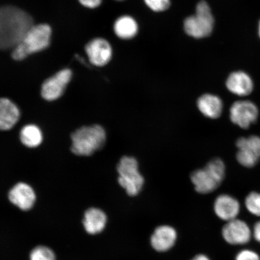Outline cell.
Returning a JSON list of instances; mask_svg holds the SVG:
<instances>
[{"label": "cell", "mask_w": 260, "mask_h": 260, "mask_svg": "<svg viewBox=\"0 0 260 260\" xmlns=\"http://www.w3.org/2000/svg\"><path fill=\"white\" fill-rule=\"evenodd\" d=\"M34 21L24 10L14 6H4L0 9V48L13 50L34 26Z\"/></svg>", "instance_id": "obj_1"}, {"label": "cell", "mask_w": 260, "mask_h": 260, "mask_svg": "<svg viewBox=\"0 0 260 260\" xmlns=\"http://www.w3.org/2000/svg\"><path fill=\"white\" fill-rule=\"evenodd\" d=\"M52 30L47 24L34 25L22 40L13 49L12 57L16 61L24 60L30 55L45 50L50 44Z\"/></svg>", "instance_id": "obj_2"}, {"label": "cell", "mask_w": 260, "mask_h": 260, "mask_svg": "<svg viewBox=\"0 0 260 260\" xmlns=\"http://www.w3.org/2000/svg\"><path fill=\"white\" fill-rule=\"evenodd\" d=\"M72 145L71 150L74 154L89 156L105 144L106 135L105 129L99 125L84 126L71 135Z\"/></svg>", "instance_id": "obj_3"}, {"label": "cell", "mask_w": 260, "mask_h": 260, "mask_svg": "<svg viewBox=\"0 0 260 260\" xmlns=\"http://www.w3.org/2000/svg\"><path fill=\"white\" fill-rule=\"evenodd\" d=\"M225 175V164L216 158L208 162L206 167L193 172L190 179L197 192L208 194L219 187Z\"/></svg>", "instance_id": "obj_4"}, {"label": "cell", "mask_w": 260, "mask_h": 260, "mask_svg": "<svg viewBox=\"0 0 260 260\" xmlns=\"http://www.w3.org/2000/svg\"><path fill=\"white\" fill-rule=\"evenodd\" d=\"M214 19L208 3L201 0L196 6L195 14L184 21V29L190 37L201 39L209 37L212 32Z\"/></svg>", "instance_id": "obj_5"}, {"label": "cell", "mask_w": 260, "mask_h": 260, "mask_svg": "<svg viewBox=\"0 0 260 260\" xmlns=\"http://www.w3.org/2000/svg\"><path fill=\"white\" fill-rule=\"evenodd\" d=\"M118 183L129 196L134 197L141 191L144 178L140 173L138 162L134 157L123 156L117 165Z\"/></svg>", "instance_id": "obj_6"}, {"label": "cell", "mask_w": 260, "mask_h": 260, "mask_svg": "<svg viewBox=\"0 0 260 260\" xmlns=\"http://www.w3.org/2000/svg\"><path fill=\"white\" fill-rule=\"evenodd\" d=\"M236 146L239 150L236 158L243 167L251 168L258 164L260 160V137L252 135L237 139Z\"/></svg>", "instance_id": "obj_7"}, {"label": "cell", "mask_w": 260, "mask_h": 260, "mask_svg": "<svg viewBox=\"0 0 260 260\" xmlns=\"http://www.w3.org/2000/svg\"><path fill=\"white\" fill-rule=\"evenodd\" d=\"M230 119L242 129H248L258 118L259 110L254 103L249 100L237 101L230 110Z\"/></svg>", "instance_id": "obj_8"}, {"label": "cell", "mask_w": 260, "mask_h": 260, "mask_svg": "<svg viewBox=\"0 0 260 260\" xmlns=\"http://www.w3.org/2000/svg\"><path fill=\"white\" fill-rule=\"evenodd\" d=\"M72 78V71L65 68L44 81L41 86V96L51 102L60 98Z\"/></svg>", "instance_id": "obj_9"}, {"label": "cell", "mask_w": 260, "mask_h": 260, "mask_svg": "<svg viewBox=\"0 0 260 260\" xmlns=\"http://www.w3.org/2000/svg\"><path fill=\"white\" fill-rule=\"evenodd\" d=\"M222 234L224 240L233 245H244L249 242L252 236L248 224L237 218L226 222Z\"/></svg>", "instance_id": "obj_10"}, {"label": "cell", "mask_w": 260, "mask_h": 260, "mask_svg": "<svg viewBox=\"0 0 260 260\" xmlns=\"http://www.w3.org/2000/svg\"><path fill=\"white\" fill-rule=\"evenodd\" d=\"M85 51L89 60L94 66H105L111 60L112 48L105 39L97 38L88 42Z\"/></svg>", "instance_id": "obj_11"}, {"label": "cell", "mask_w": 260, "mask_h": 260, "mask_svg": "<svg viewBox=\"0 0 260 260\" xmlns=\"http://www.w3.org/2000/svg\"><path fill=\"white\" fill-rule=\"evenodd\" d=\"M177 239V233L174 228L161 225L156 228L151 235V245L156 251L164 252L170 250Z\"/></svg>", "instance_id": "obj_12"}, {"label": "cell", "mask_w": 260, "mask_h": 260, "mask_svg": "<svg viewBox=\"0 0 260 260\" xmlns=\"http://www.w3.org/2000/svg\"><path fill=\"white\" fill-rule=\"evenodd\" d=\"M10 201L22 210L31 209L36 200V195L32 188L27 184L19 183L15 185L8 195Z\"/></svg>", "instance_id": "obj_13"}, {"label": "cell", "mask_w": 260, "mask_h": 260, "mask_svg": "<svg viewBox=\"0 0 260 260\" xmlns=\"http://www.w3.org/2000/svg\"><path fill=\"white\" fill-rule=\"evenodd\" d=\"M240 210L239 201L229 194H220L214 201V213L219 218L226 222L236 219Z\"/></svg>", "instance_id": "obj_14"}, {"label": "cell", "mask_w": 260, "mask_h": 260, "mask_svg": "<svg viewBox=\"0 0 260 260\" xmlns=\"http://www.w3.org/2000/svg\"><path fill=\"white\" fill-rule=\"evenodd\" d=\"M228 90L235 95L246 96L250 95L253 89L251 77L243 71H236L230 74L226 81Z\"/></svg>", "instance_id": "obj_15"}, {"label": "cell", "mask_w": 260, "mask_h": 260, "mask_svg": "<svg viewBox=\"0 0 260 260\" xmlns=\"http://www.w3.org/2000/svg\"><path fill=\"white\" fill-rule=\"evenodd\" d=\"M197 106L200 112L207 118L217 119L222 115V100L218 96L206 93L198 100Z\"/></svg>", "instance_id": "obj_16"}, {"label": "cell", "mask_w": 260, "mask_h": 260, "mask_svg": "<svg viewBox=\"0 0 260 260\" xmlns=\"http://www.w3.org/2000/svg\"><path fill=\"white\" fill-rule=\"evenodd\" d=\"M19 110L11 100L6 98L0 100V128L9 130L18 121Z\"/></svg>", "instance_id": "obj_17"}, {"label": "cell", "mask_w": 260, "mask_h": 260, "mask_svg": "<svg viewBox=\"0 0 260 260\" xmlns=\"http://www.w3.org/2000/svg\"><path fill=\"white\" fill-rule=\"evenodd\" d=\"M107 216L102 210L96 208H90L84 213L83 225L84 229L90 235H96L105 229Z\"/></svg>", "instance_id": "obj_18"}, {"label": "cell", "mask_w": 260, "mask_h": 260, "mask_svg": "<svg viewBox=\"0 0 260 260\" xmlns=\"http://www.w3.org/2000/svg\"><path fill=\"white\" fill-rule=\"evenodd\" d=\"M115 35L122 40H131L138 34L139 26L135 19L129 15L120 16L113 25Z\"/></svg>", "instance_id": "obj_19"}, {"label": "cell", "mask_w": 260, "mask_h": 260, "mask_svg": "<svg viewBox=\"0 0 260 260\" xmlns=\"http://www.w3.org/2000/svg\"><path fill=\"white\" fill-rule=\"evenodd\" d=\"M19 139L27 147H37L42 141V133L37 125H27L21 129Z\"/></svg>", "instance_id": "obj_20"}, {"label": "cell", "mask_w": 260, "mask_h": 260, "mask_svg": "<svg viewBox=\"0 0 260 260\" xmlns=\"http://www.w3.org/2000/svg\"><path fill=\"white\" fill-rule=\"evenodd\" d=\"M30 260H55V255L51 249L44 246H39L32 250Z\"/></svg>", "instance_id": "obj_21"}, {"label": "cell", "mask_w": 260, "mask_h": 260, "mask_svg": "<svg viewBox=\"0 0 260 260\" xmlns=\"http://www.w3.org/2000/svg\"><path fill=\"white\" fill-rule=\"evenodd\" d=\"M245 206L250 213L260 216V193H250L246 198Z\"/></svg>", "instance_id": "obj_22"}, {"label": "cell", "mask_w": 260, "mask_h": 260, "mask_svg": "<svg viewBox=\"0 0 260 260\" xmlns=\"http://www.w3.org/2000/svg\"><path fill=\"white\" fill-rule=\"evenodd\" d=\"M145 5L155 12L167 11L171 6L170 0H144Z\"/></svg>", "instance_id": "obj_23"}, {"label": "cell", "mask_w": 260, "mask_h": 260, "mask_svg": "<svg viewBox=\"0 0 260 260\" xmlns=\"http://www.w3.org/2000/svg\"><path fill=\"white\" fill-rule=\"evenodd\" d=\"M236 260H260V258L254 251L245 249L237 253Z\"/></svg>", "instance_id": "obj_24"}, {"label": "cell", "mask_w": 260, "mask_h": 260, "mask_svg": "<svg viewBox=\"0 0 260 260\" xmlns=\"http://www.w3.org/2000/svg\"><path fill=\"white\" fill-rule=\"evenodd\" d=\"M84 7L89 9H95L102 4V0H79Z\"/></svg>", "instance_id": "obj_25"}, {"label": "cell", "mask_w": 260, "mask_h": 260, "mask_svg": "<svg viewBox=\"0 0 260 260\" xmlns=\"http://www.w3.org/2000/svg\"><path fill=\"white\" fill-rule=\"evenodd\" d=\"M252 235L256 241L260 242V221L253 226Z\"/></svg>", "instance_id": "obj_26"}, {"label": "cell", "mask_w": 260, "mask_h": 260, "mask_svg": "<svg viewBox=\"0 0 260 260\" xmlns=\"http://www.w3.org/2000/svg\"><path fill=\"white\" fill-rule=\"evenodd\" d=\"M191 260H211L207 256L204 254H200L195 256Z\"/></svg>", "instance_id": "obj_27"}, {"label": "cell", "mask_w": 260, "mask_h": 260, "mask_svg": "<svg viewBox=\"0 0 260 260\" xmlns=\"http://www.w3.org/2000/svg\"><path fill=\"white\" fill-rule=\"evenodd\" d=\"M258 32L259 37L260 38V20H259V23H258Z\"/></svg>", "instance_id": "obj_28"}, {"label": "cell", "mask_w": 260, "mask_h": 260, "mask_svg": "<svg viewBox=\"0 0 260 260\" xmlns=\"http://www.w3.org/2000/svg\"><path fill=\"white\" fill-rule=\"evenodd\" d=\"M118 1H122V0H118Z\"/></svg>", "instance_id": "obj_29"}]
</instances>
